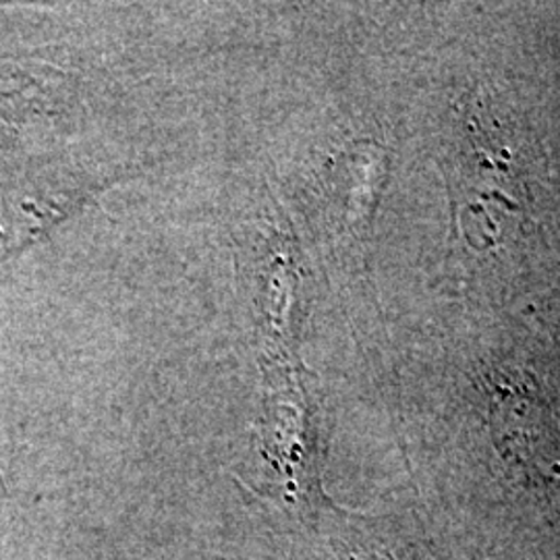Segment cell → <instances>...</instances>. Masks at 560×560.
Listing matches in <instances>:
<instances>
[{
  "label": "cell",
  "instance_id": "1",
  "mask_svg": "<svg viewBox=\"0 0 560 560\" xmlns=\"http://www.w3.org/2000/svg\"><path fill=\"white\" fill-rule=\"evenodd\" d=\"M497 423L502 428L501 439L509 442L511 455L527 465L536 463V455H548L546 442H555V432L546 425V409L534 405L529 397L509 395L499 407Z\"/></svg>",
  "mask_w": 560,
  "mask_h": 560
},
{
  "label": "cell",
  "instance_id": "2",
  "mask_svg": "<svg viewBox=\"0 0 560 560\" xmlns=\"http://www.w3.org/2000/svg\"><path fill=\"white\" fill-rule=\"evenodd\" d=\"M345 560H384L378 559V557H347Z\"/></svg>",
  "mask_w": 560,
  "mask_h": 560
}]
</instances>
